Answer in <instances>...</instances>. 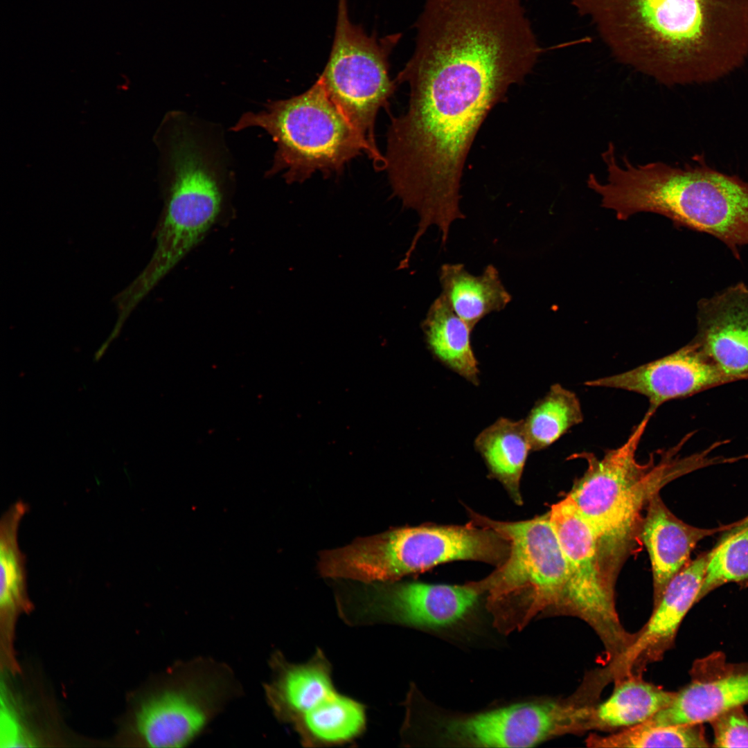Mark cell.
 I'll return each instance as SVG.
<instances>
[{"mask_svg": "<svg viewBox=\"0 0 748 748\" xmlns=\"http://www.w3.org/2000/svg\"><path fill=\"white\" fill-rule=\"evenodd\" d=\"M729 582L748 586V516L729 526L709 561L697 602L713 589Z\"/></svg>", "mask_w": 748, "mask_h": 748, "instance_id": "obj_24", "label": "cell"}, {"mask_svg": "<svg viewBox=\"0 0 748 748\" xmlns=\"http://www.w3.org/2000/svg\"><path fill=\"white\" fill-rule=\"evenodd\" d=\"M470 514L472 524L495 531L509 542L506 560L481 581L497 629L507 634L522 630L539 614H555L564 596L568 568L549 513L521 522Z\"/></svg>", "mask_w": 748, "mask_h": 748, "instance_id": "obj_5", "label": "cell"}, {"mask_svg": "<svg viewBox=\"0 0 748 748\" xmlns=\"http://www.w3.org/2000/svg\"><path fill=\"white\" fill-rule=\"evenodd\" d=\"M616 61L670 87L715 81L748 58V0H570Z\"/></svg>", "mask_w": 748, "mask_h": 748, "instance_id": "obj_1", "label": "cell"}, {"mask_svg": "<svg viewBox=\"0 0 748 748\" xmlns=\"http://www.w3.org/2000/svg\"><path fill=\"white\" fill-rule=\"evenodd\" d=\"M689 673L690 682L647 724H703L729 709L748 704V661L731 663L715 651L696 659Z\"/></svg>", "mask_w": 748, "mask_h": 748, "instance_id": "obj_14", "label": "cell"}, {"mask_svg": "<svg viewBox=\"0 0 748 748\" xmlns=\"http://www.w3.org/2000/svg\"><path fill=\"white\" fill-rule=\"evenodd\" d=\"M713 747H748V715L743 706L729 709L713 718Z\"/></svg>", "mask_w": 748, "mask_h": 748, "instance_id": "obj_26", "label": "cell"}, {"mask_svg": "<svg viewBox=\"0 0 748 748\" xmlns=\"http://www.w3.org/2000/svg\"><path fill=\"white\" fill-rule=\"evenodd\" d=\"M399 38L398 34L384 38L367 35L350 21L347 1L338 0L332 48L319 78L331 100L370 147L377 169L383 168L384 159L375 142V120L395 89L389 56Z\"/></svg>", "mask_w": 748, "mask_h": 748, "instance_id": "obj_7", "label": "cell"}, {"mask_svg": "<svg viewBox=\"0 0 748 748\" xmlns=\"http://www.w3.org/2000/svg\"><path fill=\"white\" fill-rule=\"evenodd\" d=\"M485 592L481 581L463 585L376 582L337 593L338 614L353 627L398 625L420 630L465 621Z\"/></svg>", "mask_w": 748, "mask_h": 748, "instance_id": "obj_9", "label": "cell"}, {"mask_svg": "<svg viewBox=\"0 0 748 748\" xmlns=\"http://www.w3.org/2000/svg\"><path fill=\"white\" fill-rule=\"evenodd\" d=\"M549 513L568 568L564 596L555 614L576 616L591 626L604 645L608 663L625 650L635 633L627 632L618 618L615 580L607 569L598 537L567 497Z\"/></svg>", "mask_w": 748, "mask_h": 748, "instance_id": "obj_8", "label": "cell"}, {"mask_svg": "<svg viewBox=\"0 0 748 748\" xmlns=\"http://www.w3.org/2000/svg\"><path fill=\"white\" fill-rule=\"evenodd\" d=\"M692 340L734 382L748 380V286L740 283L701 299Z\"/></svg>", "mask_w": 748, "mask_h": 748, "instance_id": "obj_15", "label": "cell"}, {"mask_svg": "<svg viewBox=\"0 0 748 748\" xmlns=\"http://www.w3.org/2000/svg\"><path fill=\"white\" fill-rule=\"evenodd\" d=\"M158 247L147 284L172 269L205 236L226 208L215 198L177 193L164 194Z\"/></svg>", "mask_w": 748, "mask_h": 748, "instance_id": "obj_16", "label": "cell"}, {"mask_svg": "<svg viewBox=\"0 0 748 748\" xmlns=\"http://www.w3.org/2000/svg\"><path fill=\"white\" fill-rule=\"evenodd\" d=\"M269 666L271 677L263 688L273 714L293 728L302 745L311 742L348 702V697L334 686L331 664L317 648L303 664L292 663L276 650L271 656Z\"/></svg>", "mask_w": 748, "mask_h": 748, "instance_id": "obj_11", "label": "cell"}, {"mask_svg": "<svg viewBox=\"0 0 748 748\" xmlns=\"http://www.w3.org/2000/svg\"><path fill=\"white\" fill-rule=\"evenodd\" d=\"M590 747H708L702 724L653 726L645 723L623 729L608 736L590 734L585 740Z\"/></svg>", "mask_w": 748, "mask_h": 748, "instance_id": "obj_25", "label": "cell"}, {"mask_svg": "<svg viewBox=\"0 0 748 748\" xmlns=\"http://www.w3.org/2000/svg\"><path fill=\"white\" fill-rule=\"evenodd\" d=\"M652 414L646 412L627 440L608 449L601 458L591 452L573 455L587 462V469L566 495L597 534L605 564L616 575L638 535L641 511L650 498L673 479L695 469L691 456L680 458L677 444L645 463L636 458L638 446Z\"/></svg>", "mask_w": 748, "mask_h": 748, "instance_id": "obj_3", "label": "cell"}, {"mask_svg": "<svg viewBox=\"0 0 748 748\" xmlns=\"http://www.w3.org/2000/svg\"><path fill=\"white\" fill-rule=\"evenodd\" d=\"M734 382L693 340L666 356L630 371L585 382L588 386L634 392L645 397L654 415L664 403Z\"/></svg>", "mask_w": 748, "mask_h": 748, "instance_id": "obj_13", "label": "cell"}, {"mask_svg": "<svg viewBox=\"0 0 748 748\" xmlns=\"http://www.w3.org/2000/svg\"><path fill=\"white\" fill-rule=\"evenodd\" d=\"M438 277L440 294L472 330L488 314L505 309L512 300L493 265L474 276L461 263H445Z\"/></svg>", "mask_w": 748, "mask_h": 748, "instance_id": "obj_19", "label": "cell"}, {"mask_svg": "<svg viewBox=\"0 0 748 748\" xmlns=\"http://www.w3.org/2000/svg\"><path fill=\"white\" fill-rule=\"evenodd\" d=\"M642 675H631L614 682L611 695L593 704L585 730L614 731L634 727L650 720L666 708L675 692L645 681Z\"/></svg>", "mask_w": 748, "mask_h": 748, "instance_id": "obj_20", "label": "cell"}, {"mask_svg": "<svg viewBox=\"0 0 748 748\" xmlns=\"http://www.w3.org/2000/svg\"><path fill=\"white\" fill-rule=\"evenodd\" d=\"M107 348V344H103L101 348L94 355V360L98 361L104 355Z\"/></svg>", "mask_w": 748, "mask_h": 748, "instance_id": "obj_27", "label": "cell"}, {"mask_svg": "<svg viewBox=\"0 0 748 748\" xmlns=\"http://www.w3.org/2000/svg\"><path fill=\"white\" fill-rule=\"evenodd\" d=\"M719 441L720 442V444H721V445H724V444H726V443H727V440H719ZM721 445H720V446H721ZM727 461H728V459H727V458H722V462H727ZM718 463H719V462H718Z\"/></svg>", "mask_w": 748, "mask_h": 748, "instance_id": "obj_28", "label": "cell"}, {"mask_svg": "<svg viewBox=\"0 0 748 748\" xmlns=\"http://www.w3.org/2000/svg\"><path fill=\"white\" fill-rule=\"evenodd\" d=\"M645 510L638 536L651 562L654 606L672 578L690 562L697 544L722 528H701L684 522L666 506L659 492L650 498Z\"/></svg>", "mask_w": 748, "mask_h": 748, "instance_id": "obj_17", "label": "cell"}, {"mask_svg": "<svg viewBox=\"0 0 748 748\" xmlns=\"http://www.w3.org/2000/svg\"><path fill=\"white\" fill-rule=\"evenodd\" d=\"M428 349L445 366L477 386L479 364L471 344L472 330L440 294L422 323Z\"/></svg>", "mask_w": 748, "mask_h": 748, "instance_id": "obj_21", "label": "cell"}, {"mask_svg": "<svg viewBox=\"0 0 748 748\" xmlns=\"http://www.w3.org/2000/svg\"><path fill=\"white\" fill-rule=\"evenodd\" d=\"M240 693L233 671L222 661L206 657L176 661L139 701L134 740L148 747H186Z\"/></svg>", "mask_w": 748, "mask_h": 748, "instance_id": "obj_6", "label": "cell"}, {"mask_svg": "<svg viewBox=\"0 0 748 748\" xmlns=\"http://www.w3.org/2000/svg\"><path fill=\"white\" fill-rule=\"evenodd\" d=\"M709 556V552L699 555L672 578L645 625L625 650L603 670L608 679L642 675L647 665L661 660L672 648L683 619L697 603Z\"/></svg>", "mask_w": 748, "mask_h": 748, "instance_id": "obj_12", "label": "cell"}, {"mask_svg": "<svg viewBox=\"0 0 748 748\" xmlns=\"http://www.w3.org/2000/svg\"><path fill=\"white\" fill-rule=\"evenodd\" d=\"M249 127L264 130L276 143L266 176L283 171L288 184L302 183L317 172L325 177L339 174L349 161L364 153L373 159L367 143L331 100L319 79L301 94L269 100L260 111L244 113L231 130Z\"/></svg>", "mask_w": 748, "mask_h": 748, "instance_id": "obj_4", "label": "cell"}, {"mask_svg": "<svg viewBox=\"0 0 748 748\" xmlns=\"http://www.w3.org/2000/svg\"><path fill=\"white\" fill-rule=\"evenodd\" d=\"M28 510L23 501L12 504L0 520V615L1 645L5 658L12 660L14 623L22 612L33 607L28 596L26 559L18 543V529Z\"/></svg>", "mask_w": 748, "mask_h": 748, "instance_id": "obj_18", "label": "cell"}, {"mask_svg": "<svg viewBox=\"0 0 748 748\" xmlns=\"http://www.w3.org/2000/svg\"><path fill=\"white\" fill-rule=\"evenodd\" d=\"M583 420L577 395L560 384H553L524 420L532 451L547 448Z\"/></svg>", "mask_w": 748, "mask_h": 748, "instance_id": "obj_23", "label": "cell"}, {"mask_svg": "<svg viewBox=\"0 0 748 748\" xmlns=\"http://www.w3.org/2000/svg\"><path fill=\"white\" fill-rule=\"evenodd\" d=\"M605 165L607 179L597 193L618 220L654 213L711 235L733 251L748 245V181L704 164L634 165L624 156L621 164L611 157Z\"/></svg>", "mask_w": 748, "mask_h": 748, "instance_id": "obj_2", "label": "cell"}, {"mask_svg": "<svg viewBox=\"0 0 748 748\" xmlns=\"http://www.w3.org/2000/svg\"><path fill=\"white\" fill-rule=\"evenodd\" d=\"M434 740L448 745L529 747L567 733H578L585 710L575 697L518 703L470 715H429Z\"/></svg>", "mask_w": 748, "mask_h": 748, "instance_id": "obj_10", "label": "cell"}, {"mask_svg": "<svg viewBox=\"0 0 748 748\" xmlns=\"http://www.w3.org/2000/svg\"><path fill=\"white\" fill-rule=\"evenodd\" d=\"M474 445L490 476L504 486L516 503L522 504L520 479L532 450L524 420L501 417L479 434Z\"/></svg>", "mask_w": 748, "mask_h": 748, "instance_id": "obj_22", "label": "cell"}]
</instances>
